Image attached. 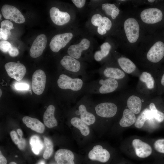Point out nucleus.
<instances>
[{"instance_id":"f257e3e1","label":"nucleus","mask_w":164,"mask_h":164,"mask_svg":"<svg viewBox=\"0 0 164 164\" xmlns=\"http://www.w3.org/2000/svg\"><path fill=\"white\" fill-rule=\"evenodd\" d=\"M136 50L148 62L155 64L160 62L164 57L163 35L162 37L160 36L155 32L147 33Z\"/></svg>"},{"instance_id":"f03ea898","label":"nucleus","mask_w":164,"mask_h":164,"mask_svg":"<svg viewBox=\"0 0 164 164\" xmlns=\"http://www.w3.org/2000/svg\"><path fill=\"white\" fill-rule=\"evenodd\" d=\"M121 26V36L125 47L131 50L136 49L147 32L135 15H126L122 19Z\"/></svg>"},{"instance_id":"7ed1b4c3","label":"nucleus","mask_w":164,"mask_h":164,"mask_svg":"<svg viewBox=\"0 0 164 164\" xmlns=\"http://www.w3.org/2000/svg\"><path fill=\"white\" fill-rule=\"evenodd\" d=\"M135 16L147 33L154 32L158 26L164 24V5L156 4L146 8Z\"/></svg>"},{"instance_id":"20e7f679","label":"nucleus","mask_w":164,"mask_h":164,"mask_svg":"<svg viewBox=\"0 0 164 164\" xmlns=\"http://www.w3.org/2000/svg\"><path fill=\"white\" fill-rule=\"evenodd\" d=\"M57 84L59 87L62 89L77 91L82 87L83 81L80 78H73L66 74H62L57 80Z\"/></svg>"},{"instance_id":"39448f33","label":"nucleus","mask_w":164,"mask_h":164,"mask_svg":"<svg viewBox=\"0 0 164 164\" xmlns=\"http://www.w3.org/2000/svg\"><path fill=\"white\" fill-rule=\"evenodd\" d=\"M73 33L71 32L58 34L54 36L51 39L50 43V47L54 52L57 53L65 47L73 37Z\"/></svg>"},{"instance_id":"423d86ee","label":"nucleus","mask_w":164,"mask_h":164,"mask_svg":"<svg viewBox=\"0 0 164 164\" xmlns=\"http://www.w3.org/2000/svg\"><path fill=\"white\" fill-rule=\"evenodd\" d=\"M4 67L9 76L17 81L21 80L26 73L25 67L19 63L8 62Z\"/></svg>"},{"instance_id":"0eeeda50","label":"nucleus","mask_w":164,"mask_h":164,"mask_svg":"<svg viewBox=\"0 0 164 164\" xmlns=\"http://www.w3.org/2000/svg\"><path fill=\"white\" fill-rule=\"evenodd\" d=\"M46 77L45 72L40 69L33 73L32 79V89L33 92L38 95L43 92L46 85Z\"/></svg>"},{"instance_id":"6e6552de","label":"nucleus","mask_w":164,"mask_h":164,"mask_svg":"<svg viewBox=\"0 0 164 164\" xmlns=\"http://www.w3.org/2000/svg\"><path fill=\"white\" fill-rule=\"evenodd\" d=\"M2 15L5 18L11 19L16 23L21 24L25 21V18L16 8L9 5H4L1 9Z\"/></svg>"},{"instance_id":"1a4fd4ad","label":"nucleus","mask_w":164,"mask_h":164,"mask_svg":"<svg viewBox=\"0 0 164 164\" xmlns=\"http://www.w3.org/2000/svg\"><path fill=\"white\" fill-rule=\"evenodd\" d=\"M47 43V39L44 34H41L36 37L33 42L29 51L30 56L33 58L38 57L43 53Z\"/></svg>"},{"instance_id":"9d476101","label":"nucleus","mask_w":164,"mask_h":164,"mask_svg":"<svg viewBox=\"0 0 164 164\" xmlns=\"http://www.w3.org/2000/svg\"><path fill=\"white\" fill-rule=\"evenodd\" d=\"M95 110L98 116L103 118H110L116 114L117 108L113 103L105 102L97 105L95 107Z\"/></svg>"},{"instance_id":"9b49d317","label":"nucleus","mask_w":164,"mask_h":164,"mask_svg":"<svg viewBox=\"0 0 164 164\" xmlns=\"http://www.w3.org/2000/svg\"><path fill=\"white\" fill-rule=\"evenodd\" d=\"M91 42L86 38L82 39L77 44L70 46L67 52L69 55L77 59H79L83 52L87 50L90 46Z\"/></svg>"},{"instance_id":"f8f14e48","label":"nucleus","mask_w":164,"mask_h":164,"mask_svg":"<svg viewBox=\"0 0 164 164\" xmlns=\"http://www.w3.org/2000/svg\"><path fill=\"white\" fill-rule=\"evenodd\" d=\"M50 15L52 22L58 26H62L67 24L71 19L70 16L68 12L61 11L56 7L50 9Z\"/></svg>"},{"instance_id":"ddd939ff","label":"nucleus","mask_w":164,"mask_h":164,"mask_svg":"<svg viewBox=\"0 0 164 164\" xmlns=\"http://www.w3.org/2000/svg\"><path fill=\"white\" fill-rule=\"evenodd\" d=\"M88 156L91 160L105 162L109 160L110 155L107 150L103 149L101 145H97L89 152Z\"/></svg>"},{"instance_id":"4468645a","label":"nucleus","mask_w":164,"mask_h":164,"mask_svg":"<svg viewBox=\"0 0 164 164\" xmlns=\"http://www.w3.org/2000/svg\"><path fill=\"white\" fill-rule=\"evenodd\" d=\"M135 154L137 156L141 158H145L151 154L152 149L148 143L138 139H134L132 142Z\"/></svg>"},{"instance_id":"2eb2a0df","label":"nucleus","mask_w":164,"mask_h":164,"mask_svg":"<svg viewBox=\"0 0 164 164\" xmlns=\"http://www.w3.org/2000/svg\"><path fill=\"white\" fill-rule=\"evenodd\" d=\"M74 158L72 152L64 149L58 150L54 155V159L57 164H75Z\"/></svg>"},{"instance_id":"dca6fc26","label":"nucleus","mask_w":164,"mask_h":164,"mask_svg":"<svg viewBox=\"0 0 164 164\" xmlns=\"http://www.w3.org/2000/svg\"><path fill=\"white\" fill-rule=\"evenodd\" d=\"M60 63L66 70L73 72H78L81 68L80 62L69 55L63 56L60 60Z\"/></svg>"},{"instance_id":"f3484780","label":"nucleus","mask_w":164,"mask_h":164,"mask_svg":"<svg viewBox=\"0 0 164 164\" xmlns=\"http://www.w3.org/2000/svg\"><path fill=\"white\" fill-rule=\"evenodd\" d=\"M101 85L99 88V92L101 94H106L114 91L118 88V83L116 80L108 78L101 79L99 81Z\"/></svg>"},{"instance_id":"a211bd4d","label":"nucleus","mask_w":164,"mask_h":164,"mask_svg":"<svg viewBox=\"0 0 164 164\" xmlns=\"http://www.w3.org/2000/svg\"><path fill=\"white\" fill-rule=\"evenodd\" d=\"M26 126L31 129L39 133H43L45 130L44 125L38 119L25 116L22 119Z\"/></svg>"},{"instance_id":"6ab92c4d","label":"nucleus","mask_w":164,"mask_h":164,"mask_svg":"<svg viewBox=\"0 0 164 164\" xmlns=\"http://www.w3.org/2000/svg\"><path fill=\"white\" fill-rule=\"evenodd\" d=\"M55 108L52 105L48 106L44 113L43 120L44 125L49 128H52L57 125V122L54 116Z\"/></svg>"},{"instance_id":"aec40b11","label":"nucleus","mask_w":164,"mask_h":164,"mask_svg":"<svg viewBox=\"0 0 164 164\" xmlns=\"http://www.w3.org/2000/svg\"><path fill=\"white\" fill-rule=\"evenodd\" d=\"M117 62L122 70L128 74H130L135 71L136 68L135 64L130 59L124 56L119 57Z\"/></svg>"},{"instance_id":"412c9836","label":"nucleus","mask_w":164,"mask_h":164,"mask_svg":"<svg viewBox=\"0 0 164 164\" xmlns=\"http://www.w3.org/2000/svg\"><path fill=\"white\" fill-rule=\"evenodd\" d=\"M136 120L135 114L128 109H125L119 121L120 125L123 127H129L134 124Z\"/></svg>"},{"instance_id":"4be33fe9","label":"nucleus","mask_w":164,"mask_h":164,"mask_svg":"<svg viewBox=\"0 0 164 164\" xmlns=\"http://www.w3.org/2000/svg\"><path fill=\"white\" fill-rule=\"evenodd\" d=\"M127 104L128 109L135 114H137L140 112L142 102L139 97L135 95L131 96L127 100Z\"/></svg>"},{"instance_id":"5701e85b","label":"nucleus","mask_w":164,"mask_h":164,"mask_svg":"<svg viewBox=\"0 0 164 164\" xmlns=\"http://www.w3.org/2000/svg\"><path fill=\"white\" fill-rule=\"evenodd\" d=\"M81 120L88 125L93 124L95 122L96 118L94 115L87 111L85 106L80 104L78 108Z\"/></svg>"},{"instance_id":"b1692460","label":"nucleus","mask_w":164,"mask_h":164,"mask_svg":"<svg viewBox=\"0 0 164 164\" xmlns=\"http://www.w3.org/2000/svg\"><path fill=\"white\" fill-rule=\"evenodd\" d=\"M103 74L108 78L115 80L122 79L125 76V73L122 70L114 67H107L104 70Z\"/></svg>"},{"instance_id":"393cba45","label":"nucleus","mask_w":164,"mask_h":164,"mask_svg":"<svg viewBox=\"0 0 164 164\" xmlns=\"http://www.w3.org/2000/svg\"><path fill=\"white\" fill-rule=\"evenodd\" d=\"M112 48V46L108 42L103 43L100 46V50L95 52L94 55L95 60L98 62L101 61L109 54Z\"/></svg>"},{"instance_id":"a878e982","label":"nucleus","mask_w":164,"mask_h":164,"mask_svg":"<svg viewBox=\"0 0 164 164\" xmlns=\"http://www.w3.org/2000/svg\"><path fill=\"white\" fill-rule=\"evenodd\" d=\"M70 123L73 126L78 128L84 136L88 135L90 132L89 128L80 118L74 117L71 118Z\"/></svg>"},{"instance_id":"bb28decb","label":"nucleus","mask_w":164,"mask_h":164,"mask_svg":"<svg viewBox=\"0 0 164 164\" xmlns=\"http://www.w3.org/2000/svg\"><path fill=\"white\" fill-rule=\"evenodd\" d=\"M152 118L153 116L150 110L148 108L145 109L136 119L135 126L137 128H140L143 126L146 120Z\"/></svg>"},{"instance_id":"cd10ccee","label":"nucleus","mask_w":164,"mask_h":164,"mask_svg":"<svg viewBox=\"0 0 164 164\" xmlns=\"http://www.w3.org/2000/svg\"><path fill=\"white\" fill-rule=\"evenodd\" d=\"M29 144L32 152L36 155L39 154L43 148V144L40 137L37 135L32 136Z\"/></svg>"},{"instance_id":"c85d7f7f","label":"nucleus","mask_w":164,"mask_h":164,"mask_svg":"<svg viewBox=\"0 0 164 164\" xmlns=\"http://www.w3.org/2000/svg\"><path fill=\"white\" fill-rule=\"evenodd\" d=\"M112 27L111 20L107 16H104L102 17L101 24L97 28V31L100 35H104L111 30Z\"/></svg>"},{"instance_id":"c756f323","label":"nucleus","mask_w":164,"mask_h":164,"mask_svg":"<svg viewBox=\"0 0 164 164\" xmlns=\"http://www.w3.org/2000/svg\"><path fill=\"white\" fill-rule=\"evenodd\" d=\"M119 9V8L113 3H106L101 5L102 10L108 17L111 18L114 16Z\"/></svg>"},{"instance_id":"7c9ffc66","label":"nucleus","mask_w":164,"mask_h":164,"mask_svg":"<svg viewBox=\"0 0 164 164\" xmlns=\"http://www.w3.org/2000/svg\"><path fill=\"white\" fill-rule=\"evenodd\" d=\"M141 81L145 83L148 89H152L155 87V80L151 74L147 72L142 73L139 77Z\"/></svg>"},{"instance_id":"2f4dec72","label":"nucleus","mask_w":164,"mask_h":164,"mask_svg":"<svg viewBox=\"0 0 164 164\" xmlns=\"http://www.w3.org/2000/svg\"><path fill=\"white\" fill-rule=\"evenodd\" d=\"M149 109L151 111L153 118L159 122H161L164 120V114L159 111L153 103H151L149 105Z\"/></svg>"},{"instance_id":"473e14b6","label":"nucleus","mask_w":164,"mask_h":164,"mask_svg":"<svg viewBox=\"0 0 164 164\" xmlns=\"http://www.w3.org/2000/svg\"><path fill=\"white\" fill-rule=\"evenodd\" d=\"M44 141L46 149L43 154V157L45 159L49 158L52 154L53 151V144L52 141L49 138L45 137Z\"/></svg>"},{"instance_id":"72a5a7b5","label":"nucleus","mask_w":164,"mask_h":164,"mask_svg":"<svg viewBox=\"0 0 164 164\" xmlns=\"http://www.w3.org/2000/svg\"><path fill=\"white\" fill-rule=\"evenodd\" d=\"M154 146L157 151L164 153V139H160L156 140L154 143Z\"/></svg>"},{"instance_id":"f704fd0d","label":"nucleus","mask_w":164,"mask_h":164,"mask_svg":"<svg viewBox=\"0 0 164 164\" xmlns=\"http://www.w3.org/2000/svg\"><path fill=\"white\" fill-rule=\"evenodd\" d=\"M102 17V15L99 13L94 14L91 17V22L94 26L98 27L101 24Z\"/></svg>"},{"instance_id":"c9c22d12","label":"nucleus","mask_w":164,"mask_h":164,"mask_svg":"<svg viewBox=\"0 0 164 164\" xmlns=\"http://www.w3.org/2000/svg\"><path fill=\"white\" fill-rule=\"evenodd\" d=\"M12 46L11 44L7 41L2 40L0 42V50L3 53L8 52Z\"/></svg>"},{"instance_id":"e433bc0d","label":"nucleus","mask_w":164,"mask_h":164,"mask_svg":"<svg viewBox=\"0 0 164 164\" xmlns=\"http://www.w3.org/2000/svg\"><path fill=\"white\" fill-rule=\"evenodd\" d=\"M1 28L2 29L10 30L14 28L13 24L10 21L5 20L1 23Z\"/></svg>"},{"instance_id":"4c0bfd02","label":"nucleus","mask_w":164,"mask_h":164,"mask_svg":"<svg viewBox=\"0 0 164 164\" xmlns=\"http://www.w3.org/2000/svg\"><path fill=\"white\" fill-rule=\"evenodd\" d=\"M11 34L10 30H3L0 29V39L6 41L9 38Z\"/></svg>"},{"instance_id":"58836bf2","label":"nucleus","mask_w":164,"mask_h":164,"mask_svg":"<svg viewBox=\"0 0 164 164\" xmlns=\"http://www.w3.org/2000/svg\"><path fill=\"white\" fill-rule=\"evenodd\" d=\"M15 88L18 90H28L29 88V86L26 84L19 83L15 84Z\"/></svg>"},{"instance_id":"ea45409f","label":"nucleus","mask_w":164,"mask_h":164,"mask_svg":"<svg viewBox=\"0 0 164 164\" xmlns=\"http://www.w3.org/2000/svg\"><path fill=\"white\" fill-rule=\"evenodd\" d=\"M11 138L13 142L16 145H18L19 142V139L16 132L14 130L10 132Z\"/></svg>"},{"instance_id":"a19ab883","label":"nucleus","mask_w":164,"mask_h":164,"mask_svg":"<svg viewBox=\"0 0 164 164\" xmlns=\"http://www.w3.org/2000/svg\"><path fill=\"white\" fill-rule=\"evenodd\" d=\"M72 1L77 8H81L84 6L86 1L85 0H72Z\"/></svg>"},{"instance_id":"79ce46f5","label":"nucleus","mask_w":164,"mask_h":164,"mask_svg":"<svg viewBox=\"0 0 164 164\" xmlns=\"http://www.w3.org/2000/svg\"><path fill=\"white\" fill-rule=\"evenodd\" d=\"M8 53L11 56L15 57L19 54V51L17 48L12 46L9 51Z\"/></svg>"},{"instance_id":"37998d69","label":"nucleus","mask_w":164,"mask_h":164,"mask_svg":"<svg viewBox=\"0 0 164 164\" xmlns=\"http://www.w3.org/2000/svg\"><path fill=\"white\" fill-rule=\"evenodd\" d=\"M18 145V147L19 149L21 150H23L25 148L26 145V141L25 139L20 137L19 139V142Z\"/></svg>"},{"instance_id":"c03bdc74","label":"nucleus","mask_w":164,"mask_h":164,"mask_svg":"<svg viewBox=\"0 0 164 164\" xmlns=\"http://www.w3.org/2000/svg\"><path fill=\"white\" fill-rule=\"evenodd\" d=\"M7 160L5 158L2 154L1 151H0V164H6Z\"/></svg>"},{"instance_id":"a18cd8bd","label":"nucleus","mask_w":164,"mask_h":164,"mask_svg":"<svg viewBox=\"0 0 164 164\" xmlns=\"http://www.w3.org/2000/svg\"><path fill=\"white\" fill-rule=\"evenodd\" d=\"M17 132L20 137H22L23 136V132L22 130L18 128L17 130Z\"/></svg>"},{"instance_id":"49530a36","label":"nucleus","mask_w":164,"mask_h":164,"mask_svg":"<svg viewBox=\"0 0 164 164\" xmlns=\"http://www.w3.org/2000/svg\"><path fill=\"white\" fill-rule=\"evenodd\" d=\"M161 83L162 86H164V73L162 77L161 80Z\"/></svg>"},{"instance_id":"de8ad7c7","label":"nucleus","mask_w":164,"mask_h":164,"mask_svg":"<svg viewBox=\"0 0 164 164\" xmlns=\"http://www.w3.org/2000/svg\"><path fill=\"white\" fill-rule=\"evenodd\" d=\"M147 2H149L151 4H155V2H156L155 0H147Z\"/></svg>"},{"instance_id":"09e8293b","label":"nucleus","mask_w":164,"mask_h":164,"mask_svg":"<svg viewBox=\"0 0 164 164\" xmlns=\"http://www.w3.org/2000/svg\"><path fill=\"white\" fill-rule=\"evenodd\" d=\"M38 164H45V162L43 161H40Z\"/></svg>"},{"instance_id":"8fccbe9b","label":"nucleus","mask_w":164,"mask_h":164,"mask_svg":"<svg viewBox=\"0 0 164 164\" xmlns=\"http://www.w3.org/2000/svg\"><path fill=\"white\" fill-rule=\"evenodd\" d=\"M9 164H17L14 162H12L9 163Z\"/></svg>"},{"instance_id":"3c124183","label":"nucleus","mask_w":164,"mask_h":164,"mask_svg":"<svg viewBox=\"0 0 164 164\" xmlns=\"http://www.w3.org/2000/svg\"><path fill=\"white\" fill-rule=\"evenodd\" d=\"M0 97H1L2 95V91L1 90V89H0Z\"/></svg>"},{"instance_id":"603ef678","label":"nucleus","mask_w":164,"mask_h":164,"mask_svg":"<svg viewBox=\"0 0 164 164\" xmlns=\"http://www.w3.org/2000/svg\"><path fill=\"white\" fill-rule=\"evenodd\" d=\"M0 19L1 20V17H2V15H1V14L0 15Z\"/></svg>"},{"instance_id":"864d4df0","label":"nucleus","mask_w":164,"mask_h":164,"mask_svg":"<svg viewBox=\"0 0 164 164\" xmlns=\"http://www.w3.org/2000/svg\"><path fill=\"white\" fill-rule=\"evenodd\" d=\"M163 36H164V31L163 32Z\"/></svg>"}]
</instances>
